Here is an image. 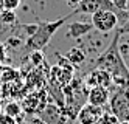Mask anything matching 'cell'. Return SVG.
<instances>
[{"mask_svg":"<svg viewBox=\"0 0 129 124\" xmlns=\"http://www.w3.org/2000/svg\"><path fill=\"white\" fill-rule=\"evenodd\" d=\"M47 90L45 89H38L28 95H25L20 106L22 110L26 113L28 116H34V115H39L41 110L47 106Z\"/></svg>","mask_w":129,"mask_h":124,"instance_id":"277c9868","label":"cell"},{"mask_svg":"<svg viewBox=\"0 0 129 124\" xmlns=\"http://www.w3.org/2000/svg\"><path fill=\"white\" fill-rule=\"evenodd\" d=\"M109 106L110 113L118 121H129V90L120 87L114 93H110Z\"/></svg>","mask_w":129,"mask_h":124,"instance_id":"3957f363","label":"cell"},{"mask_svg":"<svg viewBox=\"0 0 129 124\" xmlns=\"http://www.w3.org/2000/svg\"><path fill=\"white\" fill-rule=\"evenodd\" d=\"M58 65L62 67V68H66V70H69V71H75V67L72 65V62L66 58V56L58 54Z\"/></svg>","mask_w":129,"mask_h":124,"instance_id":"e0dca14e","label":"cell"},{"mask_svg":"<svg viewBox=\"0 0 129 124\" xmlns=\"http://www.w3.org/2000/svg\"><path fill=\"white\" fill-rule=\"evenodd\" d=\"M66 2H67V5L69 6H73V8H76L81 2H82V0H66Z\"/></svg>","mask_w":129,"mask_h":124,"instance_id":"603a6c76","label":"cell"},{"mask_svg":"<svg viewBox=\"0 0 129 124\" xmlns=\"http://www.w3.org/2000/svg\"><path fill=\"white\" fill-rule=\"evenodd\" d=\"M112 84V76H110L106 70L103 68H96L92 70L87 78H86V85H89V87H96V85H100V87H107Z\"/></svg>","mask_w":129,"mask_h":124,"instance_id":"30bf717a","label":"cell"},{"mask_svg":"<svg viewBox=\"0 0 129 124\" xmlns=\"http://www.w3.org/2000/svg\"><path fill=\"white\" fill-rule=\"evenodd\" d=\"M103 9H109V11L118 13L120 9L115 8V5L112 3V0H82V2L73 8V11L70 13L72 16L76 14H93L96 11H103Z\"/></svg>","mask_w":129,"mask_h":124,"instance_id":"8992f818","label":"cell"},{"mask_svg":"<svg viewBox=\"0 0 129 124\" xmlns=\"http://www.w3.org/2000/svg\"><path fill=\"white\" fill-rule=\"evenodd\" d=\"M48 82L56 89H64L67 84H70V81L73 79V71H69L66 68H62L59 65H54L48 71Z\"/></svg>","mask_w":129,"mask_h":124,"instance_id":"ba28073f","label":"cell"},{"mask_svg":"<svg viewBox=\"0 0 129 124\" xmlns=\"http://www.w3.org/2000/svg\"><path fill=\"white\" fill-rule=\"evenodd\" d=\"M109 98H110V92L107 87H90L89 93H87V101L89 104H93V106H98V107H103L109 102Z\"/></svg>","mask_w":129,"mask_h":124,"instance_id":"8fae6325","label":"cell"},{"mask_svg":"<svg viewBox=\"0 0 129 124\" xmlns=\"http://www.w3.org/2000/svg\"><path fill=\"white\" fill-rule=\"evenodd\" d=\"M118 124H129V121H120Z\"/></svg>","mask_w":129,"mask_h":124,"instance_id":"484cf974","label":"cell"},{"mask_svg":"<svg viewBox=\"0 0 129 124\" xmlns=\"http://www.w3.org/2000/svg\"><path fill=\"white\" fill-rule=\"evenodd\" d=\"M30 62L34 65V67H39L45 62V54L42 50H33L30 53Z\"/></svg>","mask_w":129,"mask_h":124,"instance_id":"9a60e30c","label":"cell"},{"mask_svg":"<svg viewBox=\"0 0 129 124\" xmlns=\"http://www.w3.org/2000/svg\"><path fill=\"white\" fill-rule=\"evenodd\" d=\"M92 30H93V25L87 23V22H72L69 25V36L73 37V39H78V37L89 34Z\"/></svg>","mask_w":129,"mask_h":124,"instance_id":"7c38bea8","label":"cell"},{"mask_svg":"<svg viewBox=\"0 0 129 124\" xmlns=\"http://www.w3.org/2000/svg\"><path fill=\"white\" fill-rule=\"evenodd\" d=\"M101 116H103V109L93 106V104H87V106L81 107L76 119L79 124H98Z\"/></svg>","mask_w":129,"mask_h":124,"instance_id":"9c48e42d","label":"cell"},{"mask_svg":"<svg viewBox=\"0 0 129 124\" xmlns=\"http://www.w3.org/2000/svg\"><path fill=\"white\" fill-rule=\"evenodd\" d=\"M22 112L23 110H22V106H20L19 101H10V102H6L5 107H3V113H6V115L16 118L17 122H19V118L22 116Z\"/></svg>","mask_w":129,"mask_h":124,"instance_id":"5bb4252c","label":"cell"},{"mask_svg":"<svg viewBox=\"0 0 129 124\" xmlns=\"http://www.w3.org/2000/svg\"><path fill=\"white\" fill-rule=\"evenodd\" d=\"M0 124H5V122H3V121H2V118H0Z\"/></svg>","mask_w":129,"mask_h":124,"instance_id":"4316f807","label":"cell"},{"mask_svg":"<svg viewBox=\"0 0 129 124\" xmlns=\"http://www.w3.org/2000/svg\"><path fill=\"white\" fill-rule=\"evenodd\" d=\"M22 42L17 39V37H10V40H8V45H14V47H17V45H20Z\"/></svg>","mask_w":129,"mask_h":124,"instance_id":"7402d4cb","label":"cell"},{"mask_svg":"<svg viewBox=\"0 0 129 124\" xmlns=\"http://www.w3.org/2000/svg\"><path fill=\"white\" fill-rule=\"evenodd\" d=\"M3 11V0H0V13Z\"/></svg>","mask_w":129,"mask_h":124,"instance_id":"d4e9b609","label":"cell"},{"mask_svg":"<svg viewBox=\"0 0 129 124\" xmlns=\"http://www.w3.org/2000/svg\"><path fill=\"white\" fill-rule=\"evenodd\" d=\"M112 3L115 5L117 9H120V11H126L127 9V0H112Z\"/></svg>","mask_w":129,"mask_h":124,"instance_id":"d6986e66","label":"cell"},{"mask_svg":"<svg viewBox=\"0 0 129 124\" xmlns=\"http://www.w3.org/2000/svg\"><path fill=\"white\" fill-rule=\"evenodd\" d=\"M38 116L47 124H69V118L66 115V112H64V109L53 102H48L41 110Z\"/></svg>","mask_w":129,"mask_h":124,"instance_id":"52a82bcc","label":"cell"},{"mask_svg":"<svg viewBox=\"0 0 129 124\" xmlns=\"http://www.w3.org/2000/svg\"><path fill=\"white\" fill-rule=\"evenodd\" d=\"M120 31L115 33L112 42L107 48L96 58V67L98 68L106 70L112 76V82L121 89L129 90V68L126 62L123 61L121 56V48L118 47V39H120Z\"/></svg>","mask_w":129,"mask_h":124,"instance_id":"6da1fadb","label":"cell"},{"mask_svg":"<svg viewBox=\"0 0 129 124\" xmlns=\"http://www.w3.org/2000/svg\"><path fill=\"white\" fill-rule=\"evenodd\" d=\"M0 20H2L5 25H13V23H16V20H17V16H16L14 11L3 9V11L0 13Z\"/></svg>","mask_w":129,"mask_h":124,"instance_id":"2e32d148","label":"cell"},{"mask_svg":"<svg viewBox=\"0 0 129 124\" xmlns=\"http://www.w3.org/2000/svg\"><path fill=\"white\" fill-rule=\"evenodd\" d=\"M66 58L72 62L73 67H81L82 64L86 62V54H84V51H82L81 48H76V47H73V48H70L67 51Z\"/></svg>","mask_w":129,"mask_h":124,"instance_id":"4fadbf2b","label":"cell"},{"mask_svg":"<svg viewBox=\"0 0 129 124\" xmlns=\"http://www.w3.org/2000/svg\"><path fill=\"white\" fill-rule=\"evenodd\" d=\"M92 25H93V30L100 31V33H109L117 28L118 16H117V13L109 11V9L96 11L92 14Z\"/></svg>","mask_w":129,"mask_h":124,"instance_id":"5b68a950","label":"cell"},{"mask_svg":"<svg viewBox=\"0 0 129 124\" xmlns=\"http://www.w3.org/2000/svg\"><path fill=\"white\" fill-rule=\"evenodd\" d=\"M70 17H72V14H69L66 17H61V19H56V20H53V22H39L36 31L31 36H28V39H26L25 48L30 50V51H33V50H44L45 47L50 44L53 34L56 33Z\"/></svg>","mask_w":129,"mask_h":124,"instance_id":"7a4b0ae2","label":"cell"},{"mask_svg":"<svg viewBox=\"0 0 129 124\" xmlns=\"http://www.w3.org/2000/svg\"><path fill=\"white\" fill-rule=\"evenodd\" d=\"M23 124H47L45 121H42L39 116H30L28 119H25Z\"/></svg>","mask_w":129,"mask_h":124,"instance_id":"ffe728a7","label":"cell"},{"mask_svg":"<svg viewBox=\"0 0 129 124\" xmlns=\"http://www.w3.org/2000/svg\"><path fill=\"white\" fill-rule=\"evenodd\" d=\"M22 0H3V9H10V11H16L20 6Z\"/></svg>","mask_w":129,"mask_h":124,"instance_id":"ac0fdd59","label":"cell"},{"mask_svg":"<svg viewBox=\"0 0 129 124\" xmlns=\"http://www.w3.org/2000/svg\"><path fill=\"white\" fill-rule=\"evenodd\" d=\"M5 59V47L0 44V61H3Z\"/></svg>","mask_w":129,"mask_h":124,"instance_id":"cb8c5ba5","label":"cell"},{"mask_svg":"<svg viewBox=\"0 0 129 124\" xmlns=\"http://www.w3.org/2000/svg\"><path fill=\"white\" fill-rule=\"evenodd\" d=\"M118 31H120V34H121V36H123V34H129V17H127L126 20L123 22L121 28H120Z\"/></svg>","mask_w":129,"mask_h":124,"instance_id":"44dd1931","label":"cell"}]
</instances>
